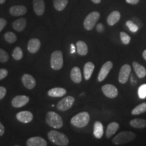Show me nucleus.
<instances>
[{"label":"nucleus","instance_id":"obj_1","mask_svg":"<svg viewBox=\"0 0 146 146\" xmlns=\"http://www.w3.org/2000/svg\"><path fill=\"white\" fill-rule=\"evenodd\" d=\"M49 139L55 145L59 146H67L69 144V139L66 135L57 131H50L47 133Z\"/></svg>","mask_w":146,"mask_h":146},{"label":"nucleus","instance_id":"obj_2","mask_svg":"<svg viewBox=\"0 0 146 146\" xmlns=\"http://www.w3.org/2000/svg\"><path fill=\"white\" fill-rule=\"evenodd\" d=\"M136 138L135 133L132 131H125L118 133L112 139V143L115 145H123L133 141Z\"/></svg>","mask_w":146,"mask_h":146},{"label":"nucleus","instance_id":"obj_3","mask_svg":"<svg viewBox=\"0 0 146 146\" xmlns=\"http://www.w3.org/2000/svg\"><path fill=\"white\" fill-rule=\"evenodd\" d=\"M90 116L87 112H81L71 118L70 123L77 128H83L88 125Z\"/></svg>","mask_w":146,"mask_h":146},{"label":"nucleus","instance_id":"obj_4","mask_svg":"<svg viewBox=\"0 0 146 146\" xmlns=\"http://www.w3.org/2000/svg\"><path fill=\"white\" fill-rule=\"evenodd\" d=\"M45 121L50 127L54 129H60L63 126L62 118L59 114L53 111H50L47 113Z\"/></svg>","mask_w":146,"mask_h":146},{"label":"nucleus","instance_id":"obj_5","mask_svg":"<svg viewBox=\"0 0 146 146\" xmlns=\"http://www.w3.org/2000/svg\"><path fill=\"white\" fill-rule=\"evenodd\" d=\"M51 67L55 70H59L64 65L63 54L61 51L56 50L52 54L50 60Z\"/></svg>","mask_w":146,"mask_h":146},{"label":"nucleus","instance_id":"obj_6","mask_svg":"<svg viewBox=\"0 0 146 146\" xmlns=\"http://www.w3.org/2000/svg\"><path fill=\"white\" fill-rule=\"evenodd\" d=\"M100 17V14L98 12H93L87 16L84 21L83 25L87 31H91L96 26V24Z\"/></svg>","mask_w":146,"mask_h":146},{"label":"nucleus","instance_id":"obj_7","mask_svg":"<svg viewBox=\"0 0 146 146\" xmlns=\"http://www.w3.org/2000/svg\"><path fill=\"white\" fill-rule=\"evenodd\" d=\"M74 102H75V99L72 96H67L63 98L58 102L57 106V109L58 110L62 111V112H64L71 108L74 104Z\"/></svg>","mask_w":146,"mask_h":146},{"label":"nucleus","instance_id":"obj_8","mask_svg":"<svg viewBox=\"0 0 146 146\" xmlns=\"http://www.w3.org/2000/svg\"><path fill=\"white\" fill-rule=\"evenodd\" d=\"M131 68L130 65L124 64L120 68L119 74H118V81L122 84H125L129 80L131 74Z\"/></svg>","mask_w":146,"mask_h":146},{"label":"nucleus","instance_id":"obj_9","mask_svg":"<svg viewBox=\"0 0 146 146\" xmlns=\"http://www.w3.org/2000/svg\"><path fill=\"white\" fill-rule=\"evenodd\" d=\"M102 90L103 94L105 95L107 98H116L118 95V91L116 87L111 84H106L102 87Z\"/></svg>","mask_w":146,"mask_h":146},{"label":"nucleus","instance_id":"obj_10","mask_svg":"<svg viewBox=\"0 0 146 146\" xmlns=\"http://www.w3.org/2000/svg\"><path fill=\"white\" fill-rule=\"evenodd\" d=\"M113 68V63L111 61H108L104 64L102 66V67L100 69L99 74L98 76V80L99 82L103 81L107 76L108 75L110 71L112 70Z\"/></svg>","mask_w":146,"mask_h":146},{"label":"nucleus","instance_id":"obj_11","mask_svg":"<svg viewBox=\"0 0 146 146\" xmlns=\"http://www.w3.org/2000/svg\"><path fill=\"white\" fill-rule=\"evenodd\" d=\"M30 98L27 96H17L12 99V106L18 108L25 106L29 102Z\"/></svg>","mask_w":146,"mask_h":146},{"label":"nucleus","instance_id":"obj_12","mask_svg":"<svg viewBox=\"0 0 146 146\" xmlns=\"http://www.w3.org/2000/svg\"><path fill=\"white\" fill-rule=\"evenodd\" d=\"M18 121L23 123H29L33 119V115L29 111H22L18 112L16 116Z\"/></svg>","mask_w":146,"mask_h":146},{"label":"nucleus","instance_id":"obj_13","mask_svg":"<svg viewBox=\"0 0 146 146\" xmlns=\"http://www.w3.org/2000/svg\"><path fill=\"white\" fill-rule=\"evenodd\" d=\"M22 82L24 86L28 89H33L36 86V81L34 77L29 74H25L22 76Z\"/></svg>","mask_w":146,"mask_h":146},{"label":"nucleus","instance_id":"obj_14","mask_svg":"<svg viewBox=\"0 0 146 146\" xmlns=\"http://www.w3.org/2000/svg\"><path fill=\"white\" fill-rule=\"evenodd\" d=\"M27 146H47V143L41 137H33L27 141Z\"/></svg>","mask_w":146,"mask_h":146},{"label":"nucleus","instance_id":"obj_15","mask_svg":"<svg viewBox=\"0 0 146 146\" xmlns=\"http://www.w3.org/2000/svg\"><path fill=\"white\" fill-rule=\"evenodd\" d=\"M40 47H41L40 40L34 38V39H31L29 41L27 49H28L29 52L31 54H35L39 50Z\"/></svg>","mask_w":146,"mask_h":146},{"label":"nucleus","instance_id":"obj_16","mask_svg":"<svg viewBox=\"0 0 146 146\" xmlns=\"http://www.w3.org/2000/svg\"><path fill=\"white\" fill-rule=\"evenodd\" d=\"M27 9L25 5H14L10 9V13L13 16H20L27 13Z\"/></svg>","mask_w":146,"mask_h":146},{"label":"nucleus","instance_id":"obj_17","mask_svg":"<svg viewBox=\"0 0 146 146\" xmlns=\"http://www.w3.org/2000/svg\"><path fill=\"white\" fill-rule=\"evenodd\" d=\"M33 9L37 16H42L45 12V5L43 0H33Z\"/></svg>","mask_w":146,"mask_h":146},{"label":"nucleus","instance_id":"obj_18","mask_svg":"<svg viewBox=\"0 0 146 146\" xmlns=\"http://www.w3.org/2000/svg\"><path fill=\"white\" fill-rule=\"evenodd\" d=\"M120 128V125L118 123L116 122H112L110 123L107 126L106 131V138L110 139L114 135Z\"/></svg>","mask_w":146,"mask_h":146},{"label":"nucleus","instance_id":"obj_19","mask_svg":"<svg viewBox=\"0 0 146 146\" xmlns=\"http://www.w3.org/2000/svg\"><path fill=\"white\" fill-rule=\"evenodd\" d=\"M94 69L95 65L94 64L91 62H87L85 64V66H84V77H85V79L86 80V81H88V80L90 79Z\"/></svg>","mask_w":146,"mask_h":146},{"label":"nucleus","instance_id":"obj_20","mask_svg":"<svg viewBox=\"0 0 146 146\" xmlns=\"http://www.w3.org/2000/svg\"><path fill=\"white\" fill-rule=\"evenodd\" d=\"M70 78L75 83H80L82 81L81 72L78 67L75 66L71 70Z\"/></svg>","mask_w":146,"mask_h":146},{"label":"nucleus","instance_id":"obj_21","mask_svg":"<svg viewBox=\"0 0 146 146\" xmlns=\"http://www.w3.org/2000/svg\"><path fill=\"white\" fill-rule=\"evenodd\" d=\"M66 94V90L62 87H54V88L51 89L47 92L48 96L52 98H60V97L65 96Z\"/></svg>","mask_w":146,"mask_h":146},{"label":"nucleus","instance_id":"obj_22","mask_svg":"<svg viewBox=\"0 0 146 146\" xmlns=\"http://www.w3.org/2000/svg\"><path fill=\"white\" fill-rule=\"evenodd\" d=\"M27 26V20L25 18H21L16 20L12 24V27L14 30L18 32L23 31Z\"/></svg>","mask_w":146,"mask_h":146},{"label":"nucleus","instance_id":"obj_23","mask_svg":"<svg viewBox=\"0 0 146 146\" xmlns=\"http://www.w3.org/2000/svg\"><path fill=\"white\" fill-rule=\"evenodd\" d=\"M133 66L135 72L137 76L139 78H144L146 76V69L143 66H142L136 62H133Z\"/></svg>","mask_w":146,"mask_h":146},{"label":"nucleus","instance_id":"obj_24","mask_svg":"<svg viewBox=\"0 0 146 146\" xmlns=\"http://www.w3.org/2000/svg\"><path fill=\"white\" fill-rule=\"evenodd\" d=\"M120 19V13L118 11H114L107 18V23L110 26H113Z\"/></svg>","mask_w":146,"mask_h":146},{"label":"nucleus","instance_id":"obj_25","mask_svg":"<svg viewBox=\"0 0 146 146\" xmlns=\"http://www.w3.org/2000/svg\"><path fill=\"white\" fill-rule=\"evenodd\" d=\"M94 135L97 139H101L104 135V126L100 121H96L94 123Z\"/></svg>","mask_w":146,"mask_h":146},{"label":"nucleus","instance_id":"obj_26","mask_svg":"<svg viewBox=\"0 0 146 146\" xmlns=\"http://www.w3.org/2000/svg\"><path fill=\"white\" fill-rule=\"evenodd\" d=\"M76 51L80 56H86L88 53V47L84 41H78L76 43Z\"/></svg>","mask_w":146,"mask_h":146},{"label":"nucleus","instance_id":"obj_27","mask_svg":"<svg viewBox=\"0 0 146 146\" xmlns=\"http://www.w3.org/2000/svg\"><path fill=\"white\" fill-rule=\"evenodd\" d=\"M130 125L136 129H144L146 127V120L143 118H135L131 120Z\"/></svg>","mask_w":146,"mask_h":146},{"label":"nucleus","instance_id":"obj_28","mask_svg":"<svg viewBox=\"0 0 146 146\" xmlns=\"http://www.w3.org/2000/svg\"><path fill=\"white\" fill-rule=\"evenodd\" d=\"M54 8L58 11H62L68 4V0H54Z\"/></svg>","mask_w":146,"mask_h":146},{"label":"nucleus","instance_id":"obj_29","mask_svg":"<svg viewBox=\"0 0 146 146\" xmlns=\"http://www.w3.org/2000/svg\"><path fill=\"white\" fill-rule=\"evenodd\" d=\"M146 112V103H141V104H139L134 109L131 111V114L133 115H139L142 113Z\"/></svg>","mask_w":146,"mask_h":146},{"label":"nucleus","instance_id":"obj_30","mask_svg":"<svg viewBox=\"0 0 146 146\" xmlns=\"http://www.w3.org/2000/svg\"><path fill=\"white\" fill-rule=\"evenodd\" d=\"M12 57L15 60H21L23 57V52L20 47H16L14 48L12 52Z\"/></svg>","mask_w":146,"mask_h":146},{"label":"nucleus","instance_id":"obj_31","mask_svg":"<svg viewBox=\"0 0 146 146\" xmlns=\"http://www.w3.org/2000/svg\"><path fill=\"white\" fill-rule=\"evenodd\" d=\"M4 38L5 41L9 43H14L17 40V36H16V34H14L12 32H7L4 35Z\"/></svg>","mask_w":146,"mask_h":146},{"label":"nucleus","instance_id":"obj_32","mask_svg":"<svg viewBox=\"0 0 146 146\" xmlns=\"http://www.w3.org/2000/svg\"><path fill=\"white\" fill-rule=\"evenodd\" d=\"M138 96L140 99H145L146 98V84H143L138 89Z\"/></svg>","mask_w":146,"mask_h":146},{"label":"nucleus","instance_id":"obj_33","mask_svg":"<svg viewBox=\"0 0 146 146\" xmlns=\"http://www.w3.org/2000/svg\"><path fill=\"white\" fill-rule=\"evenodd\" d=\"M126 25L132 33H136L139 30L138 25L131 21H128L126 23Z\"/></svg>","mask_w":146,"mask_h":146},{"label":"nucleus","instance_id":"obj_34","mask_svg":"<svg viewBox=\"0 0 146 146\" xmlns=\"http://www.w3.org/2000/svg\"><path fill=\"white\" fill-rule=\"evenodd\" d=\"M120 39L122 43L125 45H128L131 41V36L125 32H120Z\"/></svg>","mask_w":146,"mask_h":146},{"label":"nucleus","instance_id":"obj_35","mask_svg":"<svg viewBox=\"0 0 146 146\" xmlns=\"http://www.w3.org/2000/svg\"><path fill=\"white\" fill-rule=\"evenodd\" d=\"M9 60V55L8 53L3 50V49L0 48V62L5 63L8 62Z\"/></svg>","mask_w":146,"mask_h":146},{"label":"nucleus","instance_id":"obj_36","mask_svg":"<svg viewBox=\"0 0 146 146\" xmlns=\"http://www.w3.org/2000/svg\"><path fill=\"white\" fill-rule=\"evenodd\" d=\"M8 71L5 68H1L0 69V80H2L8 76Z\"/></svg>","mask_w":146,"mask_h":146},{"label":"nucleus","instance_id":"obj_37","mask_svg":"<svg viewBox=\"0 0 146 146\" xmlns=\"http://www.w3.org/2000/svg\"><path fill=\"white\" fill-rule=\"evenodd\" d=\"M6 89L4 87L0 86V100H2L6 95Z\"/></svg>","mask_w":146,"mask_h":146},{"label":"nucleus","instance_id":"obj_38","mask_svg":"<svg viewBox=\"0 0 146 146\" xmlns=\"http://www.w3.org/2000/svg\"><path fill=\"white\" fill-rule=\"evenodd\" d=\"M6 25L7 21L5 19H3V18H0V33L4 29V27L6 26Z\"/></svg>","mask_w":146,"mask_h":146},{"label":"nucleus","instance_id":"obj_39","mask_svg":"<svg viewBox=\"0 0 146 146\" xmlns=\"http://www.w3.org/2000/svg\"><path fill=\"white\" fill-rule=\"evenodd\" d=\"M96 30L97 31H98L99 33L103 32L104 30V25L101 23L98 24L96 27Z\"/></svg>","mask_w":146,"mask_h":146},{"label":"nucleus","instance_id":"obj_40","mask_svg":"<svg viewBox=\"0 0 146 146\" xmlns=\"http://www.w3.org/2000/svg\"><path fill=\"white\" fill-rule=\"evenodd\" d=\"M5 133V127L2 124H1V122H0V137L2 136Z\"/></svg>","mask_w":146,"mask_h":146},{"label":"nucleus","instance_id":"obj_41","mask_svg":"<svg viewBox=\"0 0 146 146\" xmlns=\"http://www.w3.org/2000/svg\"><path fill=\"white\" fill-rule=\"evenodd\" d=\"M126 1H127L128 3H130V4L135 5L137 4V3L139 2V0H126Z\"/></svg>","mask_w":146,"mask_h":146},{"label":"nucleus","instance_id":"obj_42","mask_svg":"<svg viewBox=\"0 0 146 146\" xmlns=\"http://www.w3.org/2000/svg\"><path fill=\"white\" fill-rule=\"evenodd\" d=\"M76 52V50H75V46H74L73 44H71L70 45V53L72 54H74V53H75Z\"/></svg>","mask_w":146,"mask_h":146},{"label":"nucleus","instance_id":"obj_43","mask_svg":"<svg viewBox=\"0 0 146 146\" xmlns=\"http://www.w3.org/2000/svg\"><path fill=\"white\" fill-rule=\"evenodd\" d=\"M91 1L95 3H100L101 2V0H91Z\"/></svg>","mask_w":146,"mask_h":146},{"label":"nucleus","instance_id":"obj_44","mask_svg":"<svg viewBox=\"0 0 146 146\" xmlns=\"http://www.w3.org/2000/svg\"><path fill=\"white\" fill-rule=\"evenodd\" d=\"M143 57L144 58V60L146 61V50H144V52H143Z\"/></svg>","mask_w":146,"mask_h":146},{"label":"nucleus","instance_id":"obj_45","mask_svg":"<svg viewBox=\"0 0 146 146\" xmlns=\"http://www.w3.org/2000/svg\"><path fill=\"white\" fill-rule=\"evenodd\" d=\"M5 1H6V0H0V4H3V3H4L5 2Z\"/></svg>","mask_w":146,"mask_h":146},{"label":"nucleus","instance_id":"obj_46","mask_svg":"<svg viewBox=\"0 0 146 146\" xmlns=\"http://www.w3.org/2000/svg\"><path fill=\"white\" fill-rule=\"evenodd\" d=\"M14 146H20V145H15Z\"/></svg>","mask_w":146,"mask_h":146}]
</instances>
